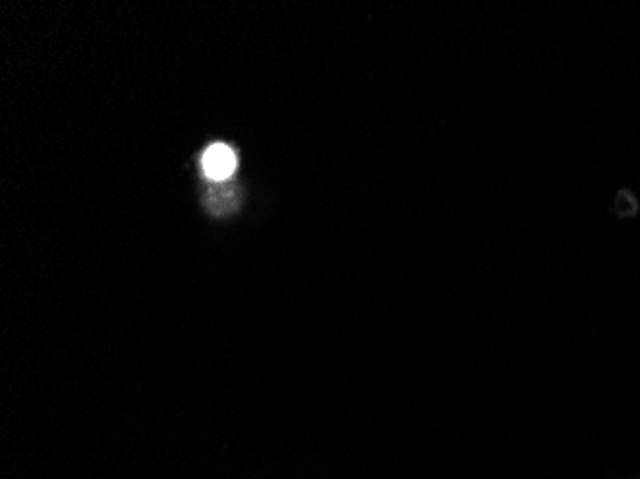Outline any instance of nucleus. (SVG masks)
Returning a JSON list of instances; mask_svg holds the SVG:
<instances>
[{
    "mask_svg": "<svg viewBox=\"0 0 640 479\" xmlns=\"http://www.w3.org/2000/svg\"><path fill=\"white\" fill-rule=\"evenodd\" d=\"M201 165L211 181L223 183L229 176H233L236 156L226 144H211L201 158Z\"/></svg>",
    "mask_w": 640,
    "mask_h": 479,
    "instance_id": "1",
    "label": "nucleus"
}]
</instances>
